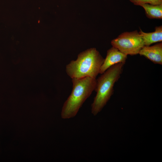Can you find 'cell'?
I'll list each match as a JSON object with an SVG mask.
<instances>
[{
  "label": "cell",
  "instance_id": "cell-2",
  "mask_svg": "<svg viewBox=\"0 0 162 162\" xmlns=\"http://www.w3.org/2000/svg\"><path fill=\"white\" fill-rule=\"evenodd\" d=\"M73 88L71 93L64 103L62 112V118L74 117L83 103L95 90L96 78L90 77L72 79Z\"/></svg>",
  "mask_w": 162,
  "mask_h": 162
},
{
  "label": "cell",
  "instance_id": "cell-1",
  "mask_svg": "<svg viewBox=\"0 0 162 162\" xmlns=\"http://www.w3.org/2000/svg\"><path fill=\"white\" fill-rule=\"evenodd\" d=\"M104 60L96 48H90L81 52L76 60H72L68 64L66 71L71 79L86 77L96 78Z\"/></svg>",
  "mask_w": 162,
  "mask_h": 162
},
{
  "label": "cell",
  "instance_id": "cell-7",
  "mask_svg": "<svg viewBox=\"0 0 162 162\" xmlns=\"http://www.w3.org/2000/svg\"><path fill=\"white\" fill-rule=\"evenodd\" d=\"M139 32L142 36L145 46H150L153 43L162 41V26L155 27L154 32L146 33L140 28Z\"/></svg>",
  "mask_w": 162,
  "mask_h": 162
},
{
  "label": "cell",
  "instance_id": "cell-6",
  "mask_svg": "<svg viewBox=\"0 0 162 162\" xmlns=\"http://www.w3.org/2000/svg\"><path fill=\"white\" fill-rule=\"evenodd\" d=\"M139 54L144 56L154 64L162 65V42L152 46H144Z\"/></svg>",
  "mask_w": 162,
  "mask_h": 162
},
{
  "label": "cell",
  "instance_id": "cell-5",
  "mask_svg": "<svg viewBox=\"0 0 162 162\" xmlns=\"http://www.w3.org/2000/svg\"><path fill=\"white\" fill-rule=\"evenodd\" d=\"M127 56L112 46L107 51L106 57L100 67L99 74H102L110 67L116 64L122 63L125 64Z\"/></svg>",
  "mask_w": 162,
  "mask_h": 162
},
{
  "label": "cell",
  "instance_id": "cell-3",
  "mask_svg": "<svg viewBox=\"0 0 162 162\" xmlns=\"http://www.w3.org/2000/svg\"><path fill=\"white\" fill-rule=\"evenodd\" d=\"M124 64L119 63L111 66L96 79L97 94L91 106L94 115L101 111L112 95L114 85L121 76Z\"/></svg>",
  "mask_w": 162,
  "mask_h": 162
},
{
  "label": "cell",
  "instance_id": "cell-8",
  "mask_svg": "<svg viewBox=\"0 0 162 162\" xmlns=\"http://www.w3.org/2000/svg\"><path fill=\"white\" fill-rule=\"evenodd\" d=\"M140 5L144 9L147 17L150 19H162V4L153 5L142 4Z\"/></svg>",
  "mask_w": 162,
  "mask_h": 162
},
{
  "label": "cell",
  "instance_id": "cell-4",
  "mask_svg": "<svg viewBox=\"0 0 162 162\" xmlns=\"http://www.w3.org/2000/svg\"><path fill=\"white\" fill-rule=\"evenodd\" d=\"M111 44L124 53L131 56L139 54L145 46L142 36L137 30L122 33L112 40Z\"/></svg>",
  "mask_w": 162,
  "mask_h": 162
},
{
  "label": "cell",
  "instance_id": "cell-9",
  "mask_svg": "<svg viewBox=\"0 0 162 162\" xmlns=\"http://www.w3.org/2000/svg\"><path fill=\"white\" fill-rule=\"evenodd\" d=\"M134 4L139 5L142 4H148L153 5L162 4V0H129Z\"/></svg>",
  "mask_w": 162,
  "mask_h": 162
}]
</instances>
